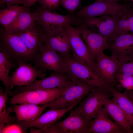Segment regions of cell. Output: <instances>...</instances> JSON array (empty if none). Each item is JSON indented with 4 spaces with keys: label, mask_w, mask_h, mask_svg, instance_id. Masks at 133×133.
<instances>
[{
    "label": "cell",
    "mask_w": 133,
    "mask_h": 133,
    "mask_svg": "<svg viewBox=\"0 0 133 133\" xmlns=\"http://www.w3.org/2000/svg\"><path fill=\"white\" fill-rule=\"evenodd\" d=\"M0 50L18 65L20 62H34L38 55L31 51L16 34L6 33L1 29Z\"/></svg>",
    "instance_id": "obj_1"
},
{
    "label": "cell",
    "mask_w": 133,
    "mask_h": 133,
    "mask_svg": "<svg viewBox=\"0 0 133 133\" xmlns=\"http://www.w3.org/2000/svg\"><path fill=\"white\" fill-rule=\"evenodd\" d=\"M65 57V74L71 81L87 83L109 91H111L112 88L114 87L103 81L86 64L77 61L71 57Z\"/></svg>",
    "instance_id": "obj_2"
},
{
    "label": "cell",
    "mask_w": 133,
    "mask_h": 133,
    "mask_svg": "<svg viewBox=\"0 0 133 133\" xmlns=\"http://www.w3.org/2000/svg\"><path fill=\"white\" fill-rule=\"evenodd\" d=\"M52 11L40 5L35 7V21L41 26L44 33L82 23L83 19L76 14L63 15Z\"/></svg>",
    "instance_id": "obj_3"
},
{
    "label": "cell",
    "mask_w": 133,
    "mask_h": 133,
    "mask_svg": "<svg viewBox=\"0 0 133 133\" xmlns=\"http://www.w3.org/2000/svg\"><path fill=\"white\" fill-rule=\"evenodd\" d=\"M133 5L132 1L123 4L96 0L92 3L83 7L76 14L83 19L105 15L120 18L127 9Z\"/></svg>",
    "instance_id": "obj_4"
},
{
    "label": "cell",
    "mask_w": 133,
    "mask_h": 133,
    "mask_svg": "<svg viewBox=\"0 0 133 133\" xmlns=\"http://www.w3.org/2000/svg\"><path fill=\"white\" fill-rule=\"evenodd\" d=\"M95 86L78 81H72L64 92L54 100L42 105L45 108H65L81 100Z\"/></svg>",
    "instance_id": "obj_5"
},
{
    "label": "cell",
    "mask_w": 133,
    "mask_h": 133,
    "mask_svg": "<svg viewBox=\"0 0 133 133\" xmlns=\"http://www.w3.org/2000/svg\"><path fill=\"white\" fill-rule=\"evenodd\" d=\"M111 96H112L111 92L95 87L84 100L80 101L79 105L74 111L87 120L91 121L103 106L105 99Z\"/></svg>",
    "instance_id": "obj_6"
},
{
    "label": "cell",
    "mask_w": 133,
    "mask_h": 133,
    "mask_svg": "<svg viewBox=\"0 0 133 133\" xmlns=\"http://www.w3.org/2000/svg\"><path fill=\"white\" fill-rule=\"evenodd\" d=\"M63 120L41 128L42 133H87L92 121L87 120L74 110Z\"/></svg>",
    "instance_id": "obj_7"
},
{
    "label": "cell",
    "mask_w": 133,
    "mask_h": 133,
    "mask_svg": "<svg viewBox=\"0 0 133 133\" xmlns=\"http://www.w3.org/2000/svg\"><path fill=\"white\" fill-rule=\"evenodd\" d=\"M67 86L61 88L39 89L19 93L11 98L10 102L14 105L31 103L43 105L55 99L64 92Z\"/></svg>",
    "instance_id": "obj_8"
},
{
    "label": "cell",
    "mask_w": 133,
    "mask_h": 133,
    "mask_svg": "<svg viewBox=\"0 0 133 133\" xmlns=\"http://www.w3.org/2000/svg\"><path fill=\"white\" fill-rule=\"evenodd\" d=\"M34 67L65 74L66 63L65 57L57 51L44 44L40 48V53L34 62Z\"/></svg>",
    "instance_id": "obj_9"
},
{
    "label": "cell",
    "mask_w": 133,
    "mask_h": 133,
    "mask_svg": "<svg viewBox=\"0 0 133 133\" xmlns=\"http://www.w3.org/2000/svg\"><path fill=\"white\" fill-rule=\"evenodd\" d=\"M120 18L109 15L89 17L83 19L82 24L105 37L110 44L118 36L116 33L115 28Z\"/></svg>",
    "instance_id": "obj_10"
},
{
    "label": "cell",
    "mask_w": 133,
    "mask_h": 133,
    "mask_svg": "<svg viewBox=\"0 0 133 133\" xmlns=\"http://www.w3.org/2000/svg\"><path fill=\"white\" fill-rule=\"evenodd\" d=\"M65 27L69 38L73 58L86 64L95 72L96 63L90 55L86 45L82 40L79 29L72 26Z\"/></svg>",
    "instance_id": "obj_11"
},
{
    "label": "cell",
    "mask_w": 133,
    "mask_h": 133,
    "mask_svg": "<svg viewBox=\"0 0 133 133\" xmlns=\"http://www.w3.org/2000/svg\"><path fill=\"white\" fill-rule=\"evenodd\" d=\"M46 70L36 68L26 62H19L12 75L9 76L11 89L16 86H27L32 84L36 81L37 77H44L46 75Z\"/></svg>",
    "instance_id": "obj_12"
},
{
    "label": "cell",
    "mask_w": 133,
    "mask_h": 133,
    "mask_svg": "<svg viewBox=\"0 0 133 133\" xmlns=\"http://www.w3.org/2000/svg\"><path fill=\"white\" fill-rule=\"evenodd\" d=\"M95 71L99 77L107 83L116 85V75L119 61L117 58L106 55L103 52L97 58Z\"/></svg>",
    "instance_id": "obj_13"
},
{
    "label": "cell",
    "mask_w": 133,
    "mask_h": 133,
    "mask_svg": "<svg viewBox=\"0 0 133 133\" xmlns=\"http://www.w3.org/2000/svg\"><path fill=\"white\" fill-rule=\"evenodd\" d=\"M81 36L84 41L92 59L96 60L104 50L108 49L109 44L101 35L89 29L85 25L81 24L76 26Z\"/></svg>",
    "instance_id": "obj_14"
},
{
    "label": "cell",
    "mask_w": 133,
    "mask_h": 133,
    "mask_svg": "<svg viewBox=\"0 0 133 133\" xmlns=\"http://www.w3.org/2000/svg\"><path fill=\"white\" fill-rule=\"evenodd\" d=\"M44 33V45L64 56L71 57L69 39L66 27Z\"/></svg>",
    "instance_id": "obj_15"
},
{
    "label": "cell",
    "mask_w": 133,
    "mask_h": 133,
    "mask_svg": "<svg viewBox=\"0 0 133 133\" xmlns=\"http://www.w3.org/2000/svg\"><path fill=\"white\" fill-rule=\"evenodd\" d=\"M106 109L102 106L94 120H92L87 133H124L125 130L110 118Z\"/></svg>",
    "instance_id": "obj_16"
},
{
    "label": "cell",
    "mask_w": 133,
    "mask_h": 133,
    "mask_svg": "<svg viewBox=\"0 0 133 133\" xmlns=\"http://www.w3.org/2000/svg\"><path fill=\"white\" fill-rule=\"evenodd\" d=\"M71 81L66 74L54 72L48 77L36 80L29 85L18 86V94L39 89L61 88L68 86Z\"/></svg>",
    "instance_id": "obj_17"
},
{
    "label": "cell",
    "mask_w": 133,
    "mask_h": 133,
    "mask_svg": "<svg viewBox=\"0 0 133 133\" xmlns=\"http://www.w3.org/2000/svg\"><path fill=\"white\" fill-rule=\"evenodd\" d=\"M44 30L37 21H34L28 28L17 34L28 49L33 53L38 55L40 48L44 44Z\"/></svg>",
    "instance_id": "obj_18"
},
{
    "label": "cell",
    "mask_w": 133,
    "mask_h": 133,
    "mask_svg": "<svg viewBox=\"0 0 133 133\" xmlns=\"http://www.w3.org/2000/svg\"><path fill=\"white\" fill-rule=\"evenodd\" d=\"M80 101L78 100L70 107L65 108H50L35 120L29 122L22 121L23 122L27 129L32 127L41 128L47 127L56 122L65 114L72 110Z\"/></svg>",
    "instance_id": "obj_19"
},
{
    "label": "cell",
    "mask_w": 133,
    "mask_h": 133,
    "mask_svg": "<svg viewBox=\"0 0 133 133\" xmlns=\"http://www.w3.org/2000/svg\"><path fill=\"white\" fill-rule=\"evenodd\" d=\"M111 56L117 58L133 54V35L126 33L118 36L109 44L108 48Z\"/></svg>",
    "instance_id": "obj_20"
},
{
    "label": "cell",
    "mask_w": 133,
    "mask_h": 133,
    "mask_svg": "<svg viewBox=\"0 0 133 133\" xmlns=\"http://www.w3.org/2000/svg\"><path fill=\"white\" fill-rule=\"evenodd\" d=\"M13 112L16 114L17 120L26 122L33 121L41 115L45 108L31 103L15 104L13 107Z\"/></svg>",
    "instance_id": "obj_21"
},
{
    "label": "cell",
    "mask_w": 133,
    "mask_h": 133,
    "mask_svg": "<svg viewBox=\"0 0 133 133\" xmlns=\"http://www.w3.org/2000/svg\"><path fill=\"white\" fill-rule=\"evenodd\" d=\"M103 106L109 115L125 130L126 133H133L132 127L124 114L119 105L113 99L106 98Z\"/></svg>",
    "instance_id": "obj_22"
},
{
    "label": "cell",
    "mask_w": 133,
    "mask_h": 133,
    "mask_svg": "<svg viewBox=\"0 0 133 133\" xmlns=\"http://www.w3.org/2000/svg\"><path fill=\"white\" fill-rule=\"evenodd\" d=\"M35 21V14L26 8L6 28L4 31L9 34H17L28 28Z\"/></svg>",
    "instance_id": "obj_23"
},
{
    "label": "cell",
    "mask_w": 133,
    "mask_h": 133,
    "mask_svg": "<svg viewBox=\"0 0 133 133\" xmlns=\"http://www.w3.org/2000/svg\"><path fill=\"white\" fill-rule=\"evenodd\" d=\"M113 99L120 107L130 124L133 131V102L128 95V91L121 93L114 87L111 89Z\"/></svg>",
    "instance_id": "obj_24"
},
{
    "label": "cell",
    "mask_w": 133,
    "mask_h": 133,
    "mask_svg": "<svg viewBox=\"0 0 133 133\" xmlns=\"http://www.w3.org/2000/svg\"><path fill=\"white\" fill-rule=\"evenodd\" d=\"M17 65L12 61L2 51H0V79L4 85L9 95L14 96L11 91L9 82V74L11 69L17 68Z\"/></svg>",
    "instance_id": "obj_25"
},
{
    "label": "cell",
    "mask_w": 133,
    "mask_h": 133,
    "mask_svg": "<svg viewBox=\"0 0 133 133\" xmlns=\"http://www.w3.org/2000/svg\"><path fill=\"white\" fill-rule=\"evenodd\" d=\"M115 31L118 36L129 31L133 35V5L127 9L118 20Z\"/></svg>",
    "instance_id": "obj_26"
},
{
    "label": "cell",
    "mask_w": 133,
    "mask_h": 133,
    "mask_svg": "<svg viewBox=\"0 0 133 133\" xmlns=\"http://www.w3.org/2000/svg\"><path fill=\"white\" fill-rule=\"evenodd\" d=\"M26 8L19 5L7 6L0 10V23L4 29L16 18L20 13Z\"/></svg>",
    "instance_id": "obj_27"
},
{
    "label": "cell",
    "mask_w": 133,
    "mask_h": 133,
    "mask_svg": "<svg viewBox=\"0 0 133 133\" xmlns=\"http://www.w3.org/2000/svg\"><path fill=\"white\" fill-rule=\"evenodd\" d=\"M117 59L119 63L117 73L133 75V54L121 56Z\"/></svg>",
    "instance_id": "obj_28"
},
{
    "label": "cell",
    "mask_w": 133,
    "mask_h": 133,
    "mask_svg": "<svg viewBox=\"0 0 133 133\" xmlns=\"http://www.w3.org/2000/svg\"><path fill=\"white\" fill-rule=\"evenodd\" d=\"M116 79L120 86L126 90H133V75L124 73H117Z\"/></svg>",
    "instance_id": "obj_29"
},
{
    "label": "cell",
    "mask_w": 133,
    "mask_h": 133,
    "mask_svg": "<svg viewBox=\"0 0 133 133\" xmlns=\"http://www.w3.org/2000/svg\"><path fill=\"white\" fill-rule=\"evenodd\" d=\"M27 130L21 121L17 120V123L5 125L2 133H26Z\"/></svg>",
    "instance_id": "obj_30"
},
{
    "label": "cell",
    "mask_w": 133,
    "mask_h": 133,
    "mask_svg": "<svg viewBox=\"0 0 133 133\" xmlns=\"http://www.w3.org/2000/svg\"><path fill=\"white\" fill-rule=\"evenodd\" d=\"M13 112V108L9 107L5 108L0 111V124L6 125L14 122L15 118L10 115Z\"/></svg>",
    "instance_id": "obj_31"
},
{
    "label": "cell",
    "mask_w": 133,
    "mask_h": 133,
    "mask_svg": "<svg viewBox=\"0 0 133 133\" xmlns=\"http://www.w3.org/2000/svg\"><path fill=\"white\" fill-rule=\"evenodd\" d=\"M61 5L68 12L74 13L81 5L82 0H60Z\"/></svg>",
    "instance_id": "obj_32"
},
{
    "label": "cell",
    "mask_w": 133,
    "mask_h": 133,
    "mask_svg": "<svg viewBox=\"0 0 133 133\" xmlns=\"http://www.w3.org/2000/svg\"><path fill=\"white\" fill-rule=\"evenodd\" d=\"M41 6L55 11L60 4V0H39L38 2Z\"/></svg>",
    "instance_id": "obj_33"
},
{
    "label": "cell",
    "mask_w": 133,
    "mask_h": 133,
    "mask_svg": "<svg viewBox=\"0 0 133 133\" xmlns=\"http://www.w3.org/2000/svg\"><path fill=\"white\" fill-rule=\"evenodd\" d=\"M8 94L9 93L7 90L5 89L3 92L1 87H0V111L6 107Z\"/></svg>",
    "instance_id": "obj_34"
},
{
    "label": "cell",
    "mask_w": 133,
    "mask_h": 133,
    "mask_svg": "<svg viewBox=\"0 0 133 133\" xmlns=\"http://www.w3.org/2000/svg\"><path fill=\"white\" fill-rule=\"evenodd\" d=\"M22 0H0V7L4 5L8 6L14 5H19L21 4Z\"/></svg>",
    "instance_id": "obj_35"
},
{
    "label": "cell",
    "mask_w": 133,
    "mask_h": 133,
    "mask_svg": "<svg viewBox=\"0 0 133 133\" xmlns=\"http://www.w3.org/2000/svg\"><path fill=\"white\" fill-rule=\"evenodd\" d=\"M39 0H22L21 4L26 8L30 9Z\"/></svg>",
    "instance_id": "obj_36"
},
{
    "label": "cell",
    "mask_w": 133,
    "mask_h": 133,
    "mask_svg": "<svg viewBox=\"0 0 133 133\" xmlns=\"http://www.w3.org/2000/svg\"><path fill=\"white\" fill-rule=\"evenodd\" d=\"M32 127L30 128L29 133H42L41 128H38Z\"/></svg>",
    "instance_id": "obj_37"
},
{
    "label": "cell",
    "mask_w": 133,
    "mask_h": 133,
    "mask_svg": "<svg viewBox=\"0 0 133 133\" xmlns=\"http://www.w3.org/2000/svg\"><path fill=\"white\" fill-rule=\"evenodd\" d=\"M128 94L129 98L133 102V90L128 91Z\"/></svg>",
    "instance_id": "obj_38"
},
{
    "label": "cell",
    "mask_w": 133,
    "mask_h": 133,
    "mask_svg": "<svg viewBox=\"0 0 133 133\" xmlns=\"http://www.w3.org/2000/svg\"><path fill=\"white\" fill-rule=\"evenodd\" d=\"M101 0L107 2H110L115 3H117L118 2L120 1H124V0Z\"/></svg>",
    "instance_id": "obj_39"
},
{
    "label": "cell",
    "mask_w": 133,
    "mask_h": 133,
    "mask_svg": "<svg viewBox=\"0 0 133 133\" xmlns=\"http://www.w3.org/2000/svg\"><path fill=\"white\" fill-rule=\"evenodd\" d=\"M131 1L133 2V0H131Z\"/></svg>",
    "instance_id": "obj_40"
}]
</instances>
